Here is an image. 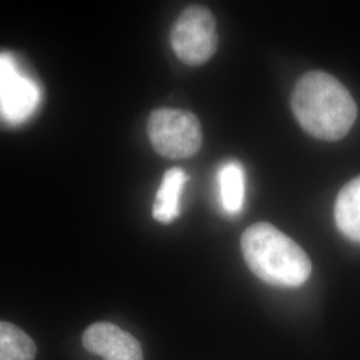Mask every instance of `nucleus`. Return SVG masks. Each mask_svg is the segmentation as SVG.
<instances>
[{"instance_id":"nucleus-1","label":"nucleus","mask_w":360,"mask_h":360,"mask_svg":"<svg viewBox=\"0 0 360 360\" xmlns=\"http://www.w3.org/2000/svg\"><path fill=\"white\" fill-rule=\"evenodd\" d=\"M291 108L307 134L326 142L343 139L358 116V107L349 91L336 77L323 71H311L297 80Z\"/></svg>"},{"instance_id":"nucleus-2","label":"nucleus","mask_w":360,"mask_h":360,"mask_svg":"<svg viewBox=\"0 0 360 360\" xmlns=\"http://www.w3.org/2000/svg\"><path fill=\"white\" fill-rule=\"evenodd\" d=\"M245 263L260 281L278 287L306 283L312 264L304 250L270 223H257L242 235Z\"/></svg>"},{"instance_id":"nucleus-3","label":"nucleus","mask_w":360,"mask_h":360,"mask_svg":"<svg viewBox=\"0 0 360 360\" xmlns=\"http://www.w3.org/2000/svg\"><path fill=\"white\" fill-rule=\"evenodd\" d=\"M147 131L155 151L168 159L193 156L203 142L198 116L186 110H155L148 117Z\"/></svg>"},{"instance_id":"nucleus-4","label":"nucleus","mask_w":360,"mask_h":360,"mask_svg":"<svg viewBox=\"0 0 360 360\" xmlns=\"http://www.w3.org/2000/svg\"><path fill=\"white\" fill-rule=\"evenodd\" d=\"M171 46L186 65H200L208 62L218 47L214 15L203 6L187 7L172 26Z\"/></svg>"},{"instance_id":"nucleus-5","label":"nucleus","mask_w":360,"mask_h":360,"mask_svg":"<svg viewBox=\"0 0 360 360\" xmlns=\"http://www.w3.org/2000/svg\"><path fill=\"white\" fill-rule=\"evenodd\" d=\"M41 91L35 80L27 77L10 52H0V115L18 124L35 112Z\"/></svg>"},{"instance_id":"nucleus-6","label":"nucleus","mask_w":360,"mask_h":360,"mask_svg":"<svg viewBox=\"0 0 360 360\" xmlns=\"http://www.w3.org/2000/svg\"><path fill=\"white\" fill-rule=\"evenodd\" d=\"M83 346L104 360H143L141 343L112 323L90 326L83 334Z\"/></svg>"},{"instance_id":"nucleus-7","label":"nucleus","mask_w":360,"mask_h":360,"mask_svg":"<svg viewBox=\"0 0 360 360\" xmlns=\"http://www.w3.org/2000/svg\"><path fill=\"white\" fill-rule=\"evenodd\" d=\"M217 176L223 211L230 217L239 215L245 207V168L238 160H229L220 166Z\"/></svg>"},{"instance_id":"nucleus-8","label":"nucleus","mask_w":360,"mask_h":360,"mask_svg":"<svg viewBox=\"0 0 360 360\" xmlns=\"http://www.w3.org/2000/svg\"><path fill=\"white\" fill-rule=\"evenodd\" d=\"M188 180V175L179 167L166 171L155 198L153 217L159 223L168 224L179 217L180 195Z\"/></svg>"},{"instance_id":"nucleus-9","label":"nucleus","mask_w":360,"mask_h":360,"mask_svg":"<svg viewBox=\"0 0 360 360\" xmlns=\"http://www.w3.org/2000/svg\"><path fill=\"white\" fill-rule=\"evenodd\" d=\"M334 215L339 231L360 243V176L348 181L338 193Z\"/></svg>"},{"instance_id":"nucleus-10","label":"nucleus","mask_w":360,"mask_h":360,"mask_svg":"<svg viewBox=\"0 0 360 360\" xmlns=\"http://www.w3.org/2000/svg\"><path fill=\"white\" fill-rule=\"evenodd\" d=\"M37 346L28 335L11 323L0 322V360H34Z\"/></svg>"}]
</instances>
